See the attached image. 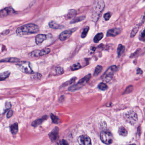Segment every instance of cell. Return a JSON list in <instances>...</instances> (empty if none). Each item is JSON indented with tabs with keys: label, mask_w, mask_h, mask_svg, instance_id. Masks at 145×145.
Segmentation results:
<instances>
[{
	"label": "cell",
	"mask_w": 145,
	"mask_h": 145,
	"mask_svg": "<svg viewBox=\"0 0 145 145\" xmlns=\"http://www.w3.org/2000/svg\"><path fill=\"white\" fill-rule=\"evenodd\" d=\"M105 7V4L103 1H96L93 4L91 10V17L92 20L96 22L103 12Z\"/></svg>",
	"instance_id": "obj_1"
},
{
	"label": "cell",
	"mask_w": 145,
	"mask_h": 145,
	"mask_svg": "<svg viewBox=\"0 0 145 145\" xmlns=\"http://www.w3.org/2000/svg\"><path fill=\"white\" fill-rule=\"evenodd\" d=\"M39 30L38 26L33 24H27L17 28L16 33L19 35H25L38 32Z\"/></svg>",
	"instance_id": "obj_2"
},
{
	"label": "cell",
	"mask_w": 145,
	"mask_h": 145,
	"mask_svg": "<svg viewBox=\"0 0 145 145\" xmlns=\"http://www.w3.org/2000/svg\"><path fill=\"white\" fill-rule=\"evenodd\" d=\"M117 70V66L115 65L111 66L102 75L101 77L102 80L106 83H108L113 78L115 73Z\"/></svg>",
	"instance_id": "obj_3"
},
{
	"label": "cell",
	"mask_w": 145,
	"mask_h": 145,
	"mask_svg": "<svg viewBox=\"0 0 145 145\" xmlns=\"http://www.w3.org/2000/svg\"><path fill=\"white\" fill-rule=\"evenodd\" d=\"M17 68L26 74H32L34 73L31 68L30 63L28 61H21L17 64Z\"/></svg>",
	"instance_id": "obj_4"
},
{
	"label": "cell",
	"mask_w": 145,
	"mask_h": 145,
	"mask_svg": "<svg viewBox=\"0 0 145 145\" xmlns=\"http://www.w3.org/2000/svg\"><path fill=\"white\" fill-rule=\"evenodd\" d=\"M100 140L102 142L107 145H110L113 142V138L112 134L108 131H103L100 133Z\"/></svg>",
	"instance_id": "obj_5"
},
{
	"label": "cell",
	"mask_w": 145,
	"mask_h": 145,
	"mask_svg": "<svg viewBox=\"0 0 145 145\" xmlns=\"http://www.w3.org/2000/svg\"><path fill=\"white\" fill-rule=\"evenodd\" d=\"M125 119L127 122L132 125L136 123L138 120L137 115L132 111H130L125 114Z\"/></svg>",
	"instance_id": "obj_6"
},
{
	"label": "cell",
	"mask_w": 145,
	"mask_h": 145,
	"mask_svg": "<svg viewBox=\"0 0 145 145\" xmlns=\"http://www.w3.org/2000/svg\"><path fill=\"white\" fill-rule=\"evenodd\" d=\"M50 52V49L49 48H45L42 50H36L29 53V56L30 58L40 57L46 55Z\"/></svg>",
	"instance_id": "obj_7"
},
{
	"label": "cell",
	"mask_w": 145,
	"mask_h": 145,
	"mask_svg": "<svg viewBox=\"0 0 145 145\" xmlns=\"http://www.w3.org/2000/svg\"><path fill=\"white\" fill-rule=\"evenodd\" d=\"M76 29L77 28H75L63 31L60 34L59 37V39L61 41H64L68 39L71 36L73 32H74Z\"/></svg>",
	"instance_id": "obj_8"
},
{
	"label": "cell",
	"mask_w": 145,
	"mask_h": 145,
	"mask_svg": "<svg viewBox=\"0 0 145 145\" xmlns=\"http://www.w3.org/2000/svg\"><path fill=\"white\" fill-rule=\"evenodd\" d=\"M78 141L81 145H91V140L88 136L86 135H82L80 136Z\"/></svg>",
	"instance_id": "obj_9"
},
{
	"label": "cell",
	"mask_w": 145,
	"mask_h": 145,
	"mask_svg": "<svg viewBox=\"0 0 145 145\" xmlns=\"http://www.w3.org/2000/svg\"><path fill=\"white\" fill-rule=\"evenodd\" d=\"M15 12L14 9L11 7H7L0 11V17H6Z\"/></svg>",
	"instance_id": "obj_10"
},
{
	"label": "cell",
	"mask_w": 145,
	"mask_h": 145,
	"mask_svg": "<svg viewBox=\"0 0 145 145\" xmlns=\"http://www.w3.org/2000/svg\"><path fill=\"white\" fill-rule=\"evenodd\" d=\"M51 34H39L37 35L35 37V42L37 45H40L44 42V41L47 39L49 38Z\"/></svg>",
	"instance_id": "obj_11"
},
{
	"label": "cell",
	"mask_w": 145,
	"mask_h": 145,
	"mask_svg": "<svg viewBox=\"0 0 145 145\" xmlns=\"http://www.w3.org/2000/svg\"><path fill=\"white\" fill-rule=\"evenodd\" d=\"M121 32L120 28H115L110 29L108 31L106 34L107 37H115L118 34H120Z\"/></svg>",
	"instance_id": "obj_12"
},
{
	"label": "cell",
	"mask_w": 145,
	"mask_h": 145,
	"mask_svg": "<svg viewBox=\"0 0 145 145\" xmlns=\"http://www.w3.org/2000/svg\"><path fill=\"white\" fill-rule=\"evenodd\" d=\"M58 129L56 127L53 129L51 132L49 134V137L52 141H55L57 140L58 137Z\"/></svg>",
	"instance_id": "obj_13"
},
{
	"label": "cell",
	"mask_w": 145,
	"mask_h": 145,
	"mask_svg": "<svg viewBox=\"0 0 145 145\" xmlns=\"http://www.w3.org/2000/svg\"><path fill=\"white\" fill-rule=\"evenodd\" d=\"M91 77V74H88V75H86V76H85L84 78L80 80L77 83V84L79 85V86H80L82 88L84 85V84H85L86 83H87V82L89 81Z\"/></svg>",
	"instance_id": "obj_14"
},
{
	"label": "cell",
	"mask_w": 145,
	"mask_h": 145,
	"mask_svg": "<svg viewBox=\"0 0 145 145\" xmlns=\"http://www.w3.org/2000/svg\"><path fill=\"white\" fill-rule=\"evenodd\" d=\"M47 118V116L45 115L43 117L41 118L38 119L36 120H34L32 123V125L33 127H36L38 125H41V123H43L45 120H46Z\"/></svg>",
	"instance_id": "obj_15"
},
{
	"label": "cell",
	"mask_w": 145,
	"mask_h": 145,
	"mask_svg": "<svg viewBox=\"0 0 145 145\" xmlns=\"http://www.w3.org/2000/svg\"><path fill=\"white\" fill-rule=\"evenodd\" d=\"M49 25L50 28L53 29H62L63 28V26L60 25L54 21H51L49 23Z\"/></svg>",
	"instance_id": "obj_16"
},
{
	"label": "cell",
	"mask_w": 145,
	"mask_h": 145,
	"mask_svg": "<svg viewBox=\"0 0 145 145\" xmlns=\"http://www.w3.org/2000/svg\"><path fill=\"white\" fill-rule=\"evenodd\" d=\"M77 15V11L75 9H70L68 12L66 17L67 19H72L75 17Z\"/></svg>",
	"instance_id": "obj_17"
},
{
	"label": "cell",
	"mask_w": 145,
	"mask_h": 145,
	"mask_svg": "<svg viewBox=\"0 0 145 145\" xmlns=\"http://www.w3.org/2000/svg\"><path fill=\"white\" fill-rule=\"evenodd\" d=\"M11 132L12 134L15 135L18 132L19 126L17 123H15L10 126Z\"/></svg>",
	"instance_id": "obj_18"
},
{
	"label": "cell",
	"mask_w": 145,
	"mask_h": 145,
	"mask_svg": "<svg viewBox=\"0 0 145 145\" xmlns=\"http://www.w3.org/2000/svg\"><path fill=\"white\" fill-rule=\"evenodd\" d=\"M125 48L124 46H123L121 44H119L117 48V53L119 57L121 56L123 53L125 51Z\"/></svg>",
	"instance_id": "obj_19"
},
{
	"label": "cell",
	"mask_w": 145,
	"mask_h": 145,
	"mask_svg": "<svg viewBox=\"0 0 145 145\" xmlns=\"http://www.w3.org/2000/svg\"><path fill=\"white\" fill-rule=\"evenodd\" d=\"M118 132L119 135L122 136H126L128 134V132L126 129L123 126L120 127L119 128Z\"/></svg>",
	"instance_id": "obj_20"
},
{
	"label": "cell",
	"mask_w": 145,
	"mask_h": 145,
	"mask_svg": "<svg viewBox=\"0 0 145 145\" xmlns=\"http://www.w3.org/2000/svg\"><path fill=\"white\" fill-rule=\"evenodd\" d=\"M10 74L9 71H6L0 73V81H4L9 76Z\"/></svg>",
	"instance_id": "obj_21"
},
{
	"label": "cell",
	"mask_w": 145,
	"mask_h": 145,
	"mask_svg": "<svg viewBox=\"0 0 145 145\" xmlns=\"http://www.w3.org/2000/svg\"><path fill=\"white\" fill-rule=\"evenodd\" d=\"M103 33H98L94 37V42L95 43H98L100 41V40L103 38Z\"/></svg>",
	"instance_id": "obj_22"
},
{
	"label": "cell",
	"mask_w": 145,
	"mask_h": 145,
	"mask_svg": "<svg viewBox=\"0 0 145 145\" xmlns=\"http://www.w3.org/2000/svg\"><path fill=\"white\" fill-rule=\"evenodd\" d=\"M19 59L18 58H7L4 60H2V61H0V62H11V63H15V62H19Z\"/></svg>",
	"instance_id": "obj_23"
},
{
	"label": "cell",
	"mask_w": 145,
	"mask_h": 145,
	"mask_svg": "<svg viewBox=\"0 0 145 145\" xmlns=\"http://www.w3.org/2000/svg\"><path fill=\"white\" fill-rule=\"evenodd\" d=\"M140 26L139 24H137L135 26V27L132 30L131 33V38H133L136 35V34L138 32V31Z\"/></svg>",
	"instance_id": "obj_24"
},
{
	"label": "cell",
	"mask_w": 145,
	"mask_h": 145,
	"mask_svg": "<svg viewBox=\"0 0 145 145\" xmlns=\"http://www.w3.org/2000/svg\"><path fill=\"white\" fill-rule=\"evenodd\" d=\"M103 70V67L100 65H98L95 68V72L94 73V76L95 77H96Z\"/></svg>",
	"instance_id": "obj_25"
},
{
	"label": "cell",
	"mask_w": 145,
	"mask_h": 145,
	"mask_svg": "<svg viewBox=\"0 0 145 145\" xmlns=\"http://www.w3.org/2000/svg\"><path fill=\"white\" fill-rule=\"evenodd\" d=\"M85 19V16H81L80 17H75L73 20H72L70 23L71 24H75V23H76L79 22L80 21H82L83 20H84Z\"/></svg>",
	"instance_id": "obj_26"
},
{
	"label": "cell",
	"mask_w": 145,
	"mask_h": 145,
	"mask_svg": "<svg viewBox=\"0 0 145 145\" xmlns=\"http://www.w3.org/2000/svg\"><path fill=\"white\" fill-rule=\"evenodd\" d=\"M81 65L78 63H75L74 64H73L71 67V71H76V70L81 69Z\"/></svg>",
	"instance_id": "obj_27"
},
{
	"label": "cell",
	"mask_w": 145,
	"mask_h": 145,
	"mask_svg": "<svg viewBox=\"0 0 145 145\" xmlns=\"http://www.w3.org/2000/svg\"><path fill=\"white\" fill-rule=\"evenodd\" d=\"M42 77L41 74L39 73H33V74L31 76L32 79L36 80H39Z\"/></svg>",
	"instance_id": "obj_28"
},
{
	"label": "cell",
	"mask_w": 145,
	"mask_h": 145,
	"mask_svg": "<svg viewBox=\"0 0 145 145\" xmlns=\"http://www.w3.org/2000/svg\"><path fill=\"white\" fill-rule=\"evenodd\" d=\"M89 29V26H86L83 29V31L82 32V34H81V37L82 38H85V37L87 35V33L88 32V30Z\"/></svg>",
	"instance_id": "obj_29"
},
{
	"label": "cell",
	"mask_w": 145,
	"mask_h": 145,
	"mask_svg": "<svg viewBox=\"0 0 145 145\" xmlns=\"http://www.w3.org/2000/svg\"><path fill=\"white\" fill-rule=\"evenodd\" d=\"M98 87L99 89L102 90V91H105L108 88V86L105 83H101L98 85Z\"/></svg>",
	"instance_id": "obj_30"
},
{
	"label": "cell",
	"mask_w": 145,
	"mask_h": 145,
	"mask_svg": "<svg viewBox=\"0 0 145 145\" xmlns=\"http://www.w3.org/2000/svg\"><path fill=\"white\" fill-rule=\"evenodd\" d=\"M55 71L57 75H61L64 73L63 69L61 67H57L56 68Z\"/></svg>",
	"instance_id": "obj_31"
},
{
	"label": "cell",
	"mask_w": 145,
	"mask_h": 145,
	"mask_svg": "<svg viewBox=\"0 0 145 145\" xmlns=\"http://www.w3.org/2000/svg\"><path fill=\"white\" fill-rule=\"evenodd\" d=\"M76 79V77H74V78H72L69 81H68L67 82H66V83H65L63 85H64L65 86H68V85L73 84H74L75 83Z\"/></svg>",
	"instance_id": "obj_32"
},
{
	"label": "cell",
	"mask_w": 145,
	"mask_h": 145,
	"mask_svg": "<svg viewBox=\"0 0 145 145\" xmlns=\"http://www.w3.org/2000/svg\"><path fill=\"white\" fill-rule=\"evenodd\" d=\"M51 120H52L53 123H58L59 122V119L57 116H55L53 114H51Z\"/></svg>",
	"instance_id": "obj_33"
},
{
	"label": "cell",
	"mask_w": 145,
	"mask_h": 145,
	"mask_svg": "<svg viewBox=\"0 0 145 145\" xmlns=\"http://www.w3.org/2000/svg\"><path fill=\"white\" fill-rule=\"evenodd\" d=\"M112 15V13L110 12H108L107 13H105L104 15V19L105 21H108L110 19L111 16Z\"/></svg>",
	"instance_id": "obj_34"
},
{
	"label": "cell",
	"mask_w": 145,
	"mask_h": 145,
	"mask_svg": "<svg viewBox=\"0 0 145 145\" xmlns=\"http://www.w3.org/2000/svg\"><path fill=\"white\" fill-rule=\"evenodd\" d=\"M140 40L142 41H145V33H144V30L142 31V32L140 34L139 38Z\"/></svg>",
	"instance_id": "obj_35"
},
{
	"label": "cell",
	"mask_w": 145,
	"mask_h": 145,
	"mask_svg": "<svg viewBox=\"0 0 145 145\" xmlns=\"http://www.w3.org/2000/svg\"><path fill=\"white\" fill-rule=\"evenodd\" d=\"M133 89V86H130L126 88V89L125 91V93H128L129 92H131L132 90Z\"/></svg>",
	"instance_id": "obj_36"
},
{
	"label": "cell",
	"mask_w": 145,
	"mask_h": 145,
	"mask_svg": "<svg viewBox=\"0 0 145 145\" xmlns=\"http://www.w3.org/2000/svg\"><path fill=\"white\" fill-rule=\"evenodd\" d=\"M58 145H68L67 142L65 140H62L60 141Z\"/></svg>",
	"instance_id": "obj_37"
},
{
	"label": "cell",
	"mask_w": 145,
	"mask_h": 145,
	"mask_svg": "<svg viewBox=\"0 0 145 145\" xmlns=\"http://www.w3.org/2000/svg\"><path fill=\"white\" fill-rule=\"evenodd\" d=\"M13 114V112L12 110H9L8 112H7V117L8 118H10Z\"/></svg>",
	"instance_id": "obj_38"
},
{
	"label": "cell",
	"mask_w": 145,
	"mask_h": 145,
	"mask_svg": "<svg viewBox=\"0 0 145 145\" xmlns=\"http://www.w3.org/2000/svg\"><path fill=\"white\" fill-rule=\"evenodd\" d=\"M5 107L7 110H9L11 108V103L9 102H7L5 103Z\"/></svg>",
	"instance_id": "obj_39"
},
{
	"label": "cell",
	"mask_w": 145,
	"mask_h": 145,
	"mask_svg": "<svg viewBox=\"0 0 145 145\" xmlns=\"http://www.w3.org/2000/svg\"><path fill=\"white\" fill-rule=\"evenodd\" d=\"M142 71L141 69L140 68H138L137 70V75H141L142 74Z\"/></svg>",
	"instance_id": "obj_40"
},
{
	"label": "cell",
	"mask_w": 145,
	"mask_h": 145,
	"mask_svg": "<svg viewBox=\"0 0 145 145\" xmlns=\"http://www.w3.org/2000/svg\"><path fill=\"white\" fill-rule=\"evenodd\" d=\"M9 30H7L4 31V32H3L2 33V34L3 35H6L9 34Z\"/></svg>",
	"instance_id": "obj_41"
},
{
	"label": "cell",
	"mask_w": 145,
	"mask_h": 145,
	"mask_svg": "<svg viewBox=\"0 0 145 145\" xmlns=\"http://www.w3.org/2000/svg\"><path fill=\"white\" fill-rule=\"evenodd\" d=\"M135 145V144H130V145Z\"/></svg>",
	"instance_id": "obj_42"
}]
</instances>
